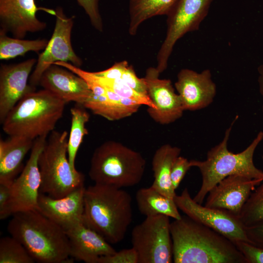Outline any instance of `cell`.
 Segmentation results:
<instances>
[{"label":"cell","instance_id":"6da1fadb","mask_svg":"<svg viewBox=\"0 0 263 263\" xmlns=\"http://www.w3.org/2000/svg\"><path fill=\"white\" fill-rule=\"evenodd\" d=\"M175 263H245L231 240L189 217L170 225Z\"/></svg>","mask_w":263,"mask_h":263},{"label":"cell","instance_id":"7a4b0ae2","mask_svg":"<svg viewBox=\"0 0 263 263\" xmlns=\"http://www.w3.org/2000/svg\"><path fill=\"white\" fill-rule=\"evenodd\" d=\"M132 218V198L127 191L95 183L85 188L84 223L111 244L124 239Z\"/></svg>","mask_w":263,"mask_h":263},{"label":"cell","instance_id":"3957f363","mask_svg":"<svg viewBox=\"0 0 263 263\" xmlns=\"http://www.w3.org/2000/svg\"><path fill=\"white\" fill-rule=\"evenodd\" d=\"M7 230L24 246L35 262H72L69 240L64 230L36 209L14 213Z\"/></svg>","mask_w":263,"mask_h":263},{"label":"cell","instance_id":"277c9868","mask_svg":"<svg viewBox=\"0 0 263 263\" xmlns=\"http://www.w3.org/2000/svg\"><path fill=\"white\" fill-rule=\"evenodd\" d=\"M237 118L238 116L226 130L222 141L208 150L206 160H190L191 167L198 168L202 176L201 187L193 198L199 204H202L209 191L227 176L239 175L263 181V171L258 169L253 161L255 151L263 139V132L240 152L233 153L227 148L231 131Z\"/></svg>","mask_w":263,"mask_h":263},{"label":"cell","instance_id":"5b68a950","mask_svg":"<svg viewBox=\"0 0 263 263\" xmlns=\"http://www.w3.org/2000/svg\"><path fill=\"white\" fill-rule=\"evenodd\" d=\"M66 102L42 89L26 94L9 112L2 130L10 136L35 140L47 136L62 117Z\"/></svg>","mask_w":263,"mask_h":263},{"label":"cell","instance_id":"8992f818","mask_svg":"<svg viewBox=\"0 0 263 263\" xmlns=\"http://www.w3.org/2000/svg\"><path fill=\"white\" fill-rule=\"evenodd\" d=\"M146 160L139 152L114 141L102 143L94 151L89 175L95 184L122 188L138 185Z\"/></svg>","mask_w":263,"mask_h":263},{"label":"cell","instance_id":"52a82bcc","mask_svg":"<svg viewBox=\"0 0 263 263\" xmlns=\"http://www.w3.org/2000/svg\"><path fill=\"white\" fill-rule=\"evenodd\" d=\"M68 132L53 131L39 155L40 192L54 198L63 197L84 185L85 176L73 169L68 157Z\"/></svg>","mask_w":263,"mask_h":263},{"label":"cell","instance_id":"ba28073f","mask_svg":"<svg viewBox=\"0 0 263 263\" xmlns=\"http://www.w3.org/2000/svg\"><path fill=\"white\" fill-rule=\"evenodd\" d=\"M169 217L163 215L146 217L132 229L131 242L138 263H170L173 261Z\"/></svg>","mask_w":263,"mask_h":263},{"label":"cell","instance_id":"9c48e42d","mask_svg":"<svg viewBox=\"0 0 263 263\" xmlns=\"http://www.w3.org/2000/svg\"><path fill=\"white\" fill-rule=\"evenodd\" d=\"M213 0H178L167 19L165 38L157 56L156 69L160 73L168 61L177 41L187 33L199 30L207 16Z\"/></svg>","mask_w":263,"mask_h":263},{"label":"cell","instance_id":"30bf717a","mask_svg":"<svg viewBox=\"0 0 263 263\" xmlns=\"http://www.w3.org/2000/svg\"><path fill=\"white\" fill-rule=\"evenodd\" d=\"M55 11L56 23L52 37L45 49L39 54L35 69L30 76L29 84L34 88L39 85L44 71L54 63L69 62L78 67L83 63L72 45L73 17H67L61 7H57Z\"/></svg>","mask_w":263,"mask_h":263},{"label":"cell","instance_id":"8fae6325","mask_svg":"<svg viewBox=\"0 0 263 263\" xmlns=\"http://www.w3.org/2000/svg\"><path fill=\"white\" fill-rule=\"evenodd\" d=\"M174 199L178 209L186 215L221 234L234 244L238 241L253 244L238 217L226 210L198 203L191 197L187 188L180 195H176Z\"/></svg>","mask_w":263,"mask_h":263},{"label":"cell","instance_id":"7c38bea8","mask_svg":"<svg viewBox=\"0 0 263 263\" xmlns=\"http://www.w3.org/2000/svg\"><path fill=\"white\" fill-rule=\"evenodd\" d=\"M46 138L47 136H42L34 140L25 166L11 185V196L7 211L8 217L18 212L37 209L41 186L38 159Z\"/></svg>","mask_w":263,"mask_h":263},{"label":"cell","instance_id":"4fadbf2b","mask_svg":"<svg viewBox=\"0 0 263 263\" xmlns=\"http://www.w3.org/2000/svg\"><path fill=\"white\" fill-rule=\"evenodd\" d=\"M156 67H149L143 77L148 95L155 108H148L147 112L156 122L167 125L180 118L185 111L180 98L169 79L159 78Z\"/></svg>","mask_w":263,"mask_h":263},{"label":"cell","instance_id":"5bb4252c","mask_svg":"<svg viewBox=\"0 0 263 263\" xmlns=\"http://www.w3.org/2000/svg\"><path fill=\"white\" fill-rule=\"evenodd\" d=\"M39 10L54 16L56 13L54 10L38 7L35 0H0V30L19 38L28 33L43 31L47 25L38 19L36 14Z\"/></svg>","mask_w":263,"mask_h":263},{"label":"cell","instance_id":"9a60e30c","mask_svg":"<svg viewBox=\"0 0 263 263\" xmlns=\"http://www.w3.org/2000/svg\"><path fill=\"white\" fill-rule=\"evenodd\" d=\"M37 59L1 64L0 68V122L2 124L13 108L27 94L35 91L29 82L30 74Z\"/></svg>","mask_w":263,"mask_h":263},{"label":"cell","instance_id":"2e32d148","mask_svg":"<svg viewBox=\"0 0 263 263\" xmlns=\"http://www.w3.org/2000/svg\"><path fill=\"white\" fill-rule=\"evenodd\" d=\"M174 87L184 111H194L210 105L216 94V85L209 69L197 72L182 69L178 73Z\"/></svg>","mask_w":263,"mask_h":263},{"label":"cell","instance_id":"e0dca14e","mask_svg":"<svg viewBox=\"0 0 263 263\" xmlns=\"http://www.w3.org/2000/svg\"><path fill=\"white\" fill-rule=\"evenodd\" d=\"M263 181L239 175L227 176L209 191L205 206L226 210L239 217L250 195Z\"/></svg>","mask_w":263,"mask_h":263},{"label":"cell","instance_id":"ac0fdd59","mask_svg":"<svg viewBox=\"0 0 263 263\" xmlns=\"http://www.w3.org/2000/svg\"><path fill=\"white\" fill-rule=\"evenodd\" d=\"M85 189L84 185H82L60 198L40 192L37 209L65 231L84 222Z\"/></svg>","mask_w":263,"mask_h":263},{"label":"cell","instance_id":"d6986e66","mask_svg":"<svg viewBox=\"0 0 263 263\" xmlns=\"http://www.w3.org/2000/svg\"><path fill=\"white\" fill-rule=\"evenodd\" d=\"M39 85L67 103L72 101L82 105L92 94L81 77L56 64L44 71Z\"/></svg>","mask_w":263,"mask_h":263},{"label":"cell","instance_id":"ffe728a7","mask_svg":"<svg viewBox=\"0 0 263 263\" xmlns=\"http://www.w3.org/2000/svg\"><path fill=\"white\" fill-rule=\"evenodd\" d=\"M68 237L70 257L86 263H98L99 258L116 251L102 235L84 222L64 231Z\"/></svg>","mask_w":263,"mask_h":263},{"label":"cell","instance_id":"44dd1931","mask_svg":"<svg viewBox=\"0 0 263 263\" xmlns=\"http://www.w3.org/2000/svg\"><path fill=\"white\" fill-rule=\"evenodd\" d=\"M34 140L21 136L0 139V184H12L22 170L24 158L31 150Z\"/></svg>","mask_w":263,"mask_h":263},{"label":"cell","instance_id":"7402d4cb","mask_svg":"<svg viewBox=\"0 0 263 263\" xmlns=\"http://www.w3.org/2000/svg\"><path fill=\"white\" fill-rule=\"evenodd\" d=\"M105 89L102 95H95L92 92L82 105L94 114L111 121L120 120L132 115L141 105L133 100Z\"/></svg>","mask_w":263,"mask_h":263},{"label":"cell","instance_id":"603a6c76","mask_svg":"<svg viewBox=\"0 0 263 263\" xmlns=\"http://www.w3.org/2000/svg\"><path fill=\"white\" fill-rule=\"evenodd\" d=\"M181 153V149L169 144H165L155 152L152 160L154 180L151 187L163 195L174 199L176 194L171 181L173 164Z\"/></svg>","mask_w":263,"mask_h":263},{"label":"cell","instance_id":"cb8c5ba5","mask_svg":"<svg viewBox=\"0 0 263 263\" xmlns=\"http://www.w3.org/2000/svg\"><path fill=\"white\" fill-rule=\"evenodd\" d=\"M136 201L139 212L146 217L163 215L174 219L182 217L174 199L163 195L151 186L138 189Z\"/></svg>","mask_w":263,"mask_h":263},{"label":"cell","instance_id":"d4e9b609","mask_svg":"<svg viewBox=\"0 0 263 263\" xmlns=\"http://www.w3.org/2000/svg\"><path fill=\"white\" fill-rule=\"evenodd\" d=\"M178 0H130L129 33L136 35L145 20L157 16H167Z\"/></svg>","mask_w":263,"mask_h":263},{"label":"cell","instance_id":"484cf974","mask_svg":"<svg viewBox=\"0 0 263 263\" xmlns=\"http://www.w3.org/2000/svg\"><path fill=\"white\" fill-rule=\"evenodd\" d=\"M82 104H76L70 110L71 124L68 139V157L73 169L76 170L75 159L84 136L88 134L86 124L90 119V114Z\"/></svg>","mask_w":263,"mask_h":263},{"label":"cell","instance_id":"4316f807","mask_svg":"<svg viewBox=\"0 0 263 263\" xmlns=\"http://www.w3.org/2000/svg\"><path fill=\"white\" fill-rule=\"evenodd\" d=\"M48 41L45 38L29 40L11 38L0 30V59L8 60L23 56L30 51L38 53L45 49Z\"/></svg>","mask_w":263,"mask_h":263},{"label":"cell","instance_id":"83f0119b","mask_svg":"<svg viewBox=\"0 0 263 263\" xmlns=\"http://www.w3.org/2000/svg\"><path fill=\"white\" fill-rule=\"evenodd\" d=\"M92 78L105 89L117 94L133 100L139 104L145 105L148 108L154 109L155 107L149 96L141 94L126 84L121 79H110L99 76L94 72H90Z\"/></svg>","mask_w":263,"mask_h":263},{"label":"cell","instance_id":"f1b7e54d","mask_svg":"<svg viewBox=\"0 0 263 263\" xmlns=\"http://www.w3.org/2000/svg\"><path fill=\"white\" fill-rule=\"evenodd\" d=\"M239 218L244 227L263 222V183L252 192Z\"/></svg>","mask_w":263,"mask_h":263},{"label":"cell","instance_id":"f546056e","mask_svg":"<svg viewBox=\"0 0 263 263\" xmlns=\"http://www.w3.org/2000/svg\"><path fill=\"white\" fill-rule=\"evenodd\" d=\"M35 261L24 246L16 238L0 239V263H33Z\"/></svg>","mask_w":263,"mask_h":263},{"label":"cell","instance_id":"4dcf8cb0","mask_svg":"<svg viewBox=\"0 0 263 263\" xmlns=\"http://www.w3.org/2000/svg\"><path fill=\"white\" fill-rule=\"evenodd\" d=\"M85 11L92 26L97 30L102 32L103 24L99 9L100 0H75Z\"/></svg>","mask_w":263,"mask_h":263},{"label":"cell","instance_id":"1f68e13d","mask_svg":"<svg viewBox=\"0 0 263 263\" xmlns=\"http://www.w3.org/2000/svg\"><path fill=\"white\" fill-rule=\"evenodd\" d=\"M235 244L243 255L245 263H263V247L245 241Z\"/></svg>","mask_w":263,"mask_h":263},{"label":"cell","instance_id":"d6a6232c","mask_svg":"<svg viewBox=\"0 0 263 263\" xmlns=\"http://www.w3.org/2000/svg\"><path fill=\"white\" fill-rule=\"evenodd\" d=\"M98 263H138V257L137 252L132 247L102 256Z\"/></svg>","mask_w":263,"mask_h":263},{"label":"cell","instance_id":"836d02e7","mask_svg":"<svg viewBox=\"0 0 263 263\" xmlns=\"http://www.w3.org/2000/svg\"><path fill=\"white\" fill-rule=\"evenodd\" d=\"M191 167L190 160L180 155L177 157L173 164L170 175L174 189L178 188L186 173Z\"/></svg>","mask_w":263,"mask_h":263},{"label":"cell","instance_id":"e575fe53","mask_svg":"<svg viewBox=\"0 0 263 263\" xmlns=\"http://www.w3.org/2000/svg\"><path fill=\"white\" fill-rule=\"evenodd\" d=\"M121 79L137 92L147 95V90L145 82L143 78H139L131 65L127 67L123 73Z\"/></svg>","mask_w":263,"mask_h":263},{"label":"cell","instance_id":"d590c367","mask_svg":"<svg viewBox=\"0 0 263 263\" xmlns=\"http://www.w3.org/2000/svg\"><path fill=\"white\" fill-rule=\"evenodd\" d=\"M129 66L127 61L114 63L110 68L101 71L94 72L97 75L110 79H121L123 73Z\"/></svg>","mask_w":263,"mask_h":263},{"label":"cell","instance_id":"8d00e7d4","mask_svg":"<svg viewBox=\"0 0 263 263\" xmlns=\"http://www.w3.org/2000/svg\"><path fill=\"white\" fill-rule=\"evenodd\" d=\"M11 185L0 184V219L8 217V207L11 196Z\"/></svg>","mask_w":263,"mask_h":263},{"label":"cell","instance_id":"74e56055","mask_svg":"<svg viewBox=\"0 0 263 263\" xmlns=\"http://www.w3.org/2000/svg\"><path fill=\"white\" fill-rule=\"evenodd\" d=\"M245 229L251 242L254 244L263 247V222L246 227Z\"/></svg>","mask_w":263,"mask_h":263},{"label":"cell","instance_id":"f35d334b","mask_svg":"<svg viewBox=\"0 0 263 263\" xmlns=\"http://www.w3.org/2000/svg\"><path fill=\"white\" fill-rule=\"evenodd\" d=\"M258 79L259 91L263 99V64L260 65L258 68ZM262 112L263 114V105L262 106Z\"/></svg>","mask_w":263,"mask_h":263},{"label":"cell","instance_id":"ab89813d","mask_svg":"<svg viewBox=\"0 0 263 263\" xmlns=\"http://www.w3.org/2000/svg\"><path fill=\"white\" fill-rule=\"evenodd\" d=\"M262 159H263V156H262Z\"/></svg>","mask_w":263,"mask_h":263}]
</instances>
